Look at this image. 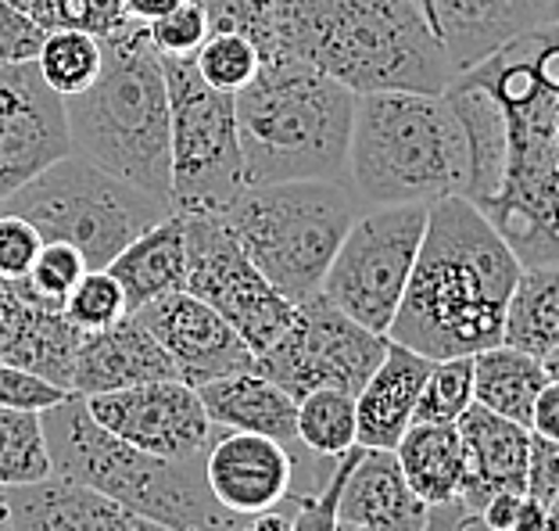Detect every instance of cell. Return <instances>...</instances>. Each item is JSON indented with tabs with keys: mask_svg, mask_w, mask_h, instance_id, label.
Segmentation results:
<instances>
[{
	"mask_svg": "<svg viewBox=\"0 0 559 531\" xmlns=\"http://www.w3.org/2000/svg\"><path fill=\"white\" fill-rule=\"evenodd\" d=\"M348 457H341L330 482L312 492V496H301L295 503V528L290 531H334V514H337V492H341V477H345Z\"/></svg>",
	"mask_w": 559,
	"mask_h": 531,
	"instance_id": "43",
	"label": "cell"
},
{
	"mask_svg": "<svg viewBox=\"0 0 559 531\" xmlns=\"http://www.w3.org/2000/svg\"><path fill=\"white\" fill-rule=\"evenodd\" d=\"M520 266L485 209L463 194L430 201L424 241L388 338L427 359L477 356L502 345Z\"/></svg>",
	"mask_w": 559,
	"mask_h": 531,
	"instance_id": "2",
	"label": "cell"
},
{
	"mask_svg": "<svg viewBox=\"0 0 559 531\" xmlns=\"http://www.w3.org/2000/svg\"><path fill=\"white\" fill-rule=\"evenodd\" d=\"M83 331L25 281L0 276V363L22 366L72 391V363Z\"/></svg>",
	"mask_w": 559,
	"mask_h": 531,
	"instance_id": "18",
	"label": "cell"
},
{
	"mask_svg": "<svg viewBox=\"0 0 559 531\" xmlns=\"http://www.w3.org/2000/svg\"><path fill=\"white\" fill-rule=\"evenodd\" d=\"M50 474L105 492L122 507L151 517L169 531H237V517L215 503L205 482V452L190 460H162L100 427L83 396L40 413Z\"/></svg>",
	"mask_w": 559,
	"mask_h": 531,
	"instance_id": "7",
	"label": "cell"
},
{
	"mask_svg": "<svg viewBox=\"0 0 559 531\" xmlns=\"http://www.w3.org/2000/svg\"><path fill=\"white\" fill-rule=\"evenodd\" d=\"M499 111L502 169L485 205L516 259L559 262V22L460 72Z\"/></svg>",
	"mask_w": 559,
	"mask_h": 531,
	"instance_id": "1",
	"label": "cell"
},
{
	"mask_svg": "<svg viewBox=\"0 0 559 531\" xmlns=\"http://www.w3.org/2000/svg\"><path fill=\"white\" fill-rule=\"evenodd\" d=\"M183 0H126V11H130V19L136 22H155L162 15H169L173 8H180Z\"/></svg>",
	"mask_w": 559,
	"mask_h": 531,
	"instance_id": "48",
	"label": "cell"
},
{
	"mask_svg": "<svg viewBox=\"0 0 559 531\" xmlns=\"http://www.w3.org/2000/svg\"><path fill=\"white\" fill-rule=\"evenodd\" d=\"M66 155H72L66 105L36 61L0 66V201Z\"/></svg>",
	"mask_w": 559,
	"mask_h": 531,
	"instance_id": "16",
	"label": "cell"
},
{
	"mask_svg": "<svg viewBox=\"0 0 559 531\" xmlns=\"http://www.w3.org/2000/svg\"><path fill=\"white\" fill-rule=\"evenodd\" d=\"M455 531H491L485 521H480V514H474V510H466L463 517H460V528Z\"/></svg>",
	"mask_w": 559,
	"mask_h": 531,
	"instance_id": "51",
	"label": "cell"
},
{
	"mask_svg": "<svg viewBox=\"0 0 559 531\" xmlns=\"http://www.w3.org/2000/svg\"><path fill=\"white\" fill-rule=\"evenodd\" d=\"M61 309H66L72 327L91 334V331H105V327L119 323L122 316H130V302H126L122 284L108 270H86L83 281L69 291Z\"/></svg>",
	"mask_w": 559,
	"mask_h": 531,
	"instance_id": "35",
	"label": "cell"
},
{
	"mask_svg": "<svg viewBox=\"0 0 559 531\" xmlns=\"http://www.w3.org/2000/svg\"><path fill=\"white\" fill-rule=\"evenodd\" d=\"M8 507L15 531H169L105 492L58 474L8 488Z\"/></svg>",
	"mask_w": 559,
	"mask_h": 531,
	"instance_id": "19",
	"label": "cell"
},
{
	"mask_svg": "<svg viewBox=\"0 0 559 531\" xmlns=\"http://www.w3.org/2000/svg\"><path fill=\"white\" fill-rule=\"evenodd\" d=\"M355 101L359 94L298 58H262L255 80L234 94L248 184L345 176Z\"/></svg>",
	"mask_w": 559,
	"mask_h": 531,
	"instance_id": "6",
	"label": "cell"
},
{
	"mask_svg": "<svg viewBox=\"0 0 559 531\" xmlns=\"http://www.w3.org/2000/svg\"><path fill=\"white\" fill-rule=\"evenodd\" d=\"M460 435L466 449V482L460 503L466 510L477 514L499 492H527L531 427L506 421L474 402L460 416Z\"/></svg>",
	"mask_w": 559,
	"mask_h": 531,
	"instance_id": "23",
	"label": "cell"
},
{
	"mask_svg": "<svg viewBox=\"0 0 559 531\" xmlns=\"http://www.w3.org/2000/svg\"><path fill=\"white\" fill-rule=\"evenodd\" d=\"M108 273L116 276L130 302V312L155 302L169 291L187 287V234L183 216L169 212L162 223L130 241L116 259L108 262Z\"/></svg>",
	"mask_w": 559,
	"mask_h": 531,
	"instance_id": "26",
	"label": "cell"
},
{
	"mask_svg": "<svg viewBox=\"0 0 559 531\" xmlns=\"http://www.w3.org/2000/svg\"><path fill=\"white\" fill-rule=\"evenodd\" d=\"M399 457L405 482L427 507L455 503L466 482V449L460 424H427L413 421L391 449Z\"/></svg>",
	"mask_w": 559,
	"mask_h": 531,
	"instance_id": "27",
	"label": "cell"
},
{
	"mask_svg": "<svg viewBox=\"0 0 559 531\" xmlns=\"http://www.w3.org/2000/svg\"><path fill=\"white\" fill-rule=\"evenodd\" d=\"M345 180L362 205H409L469 191V141L449 94H359Z\"/></svg>",
	"mask_w": 559,
	"mask_h": 531,
	"instance_id": "5",
	"label": "cell"
},
{
	"mask_svg": "<svg viewBox=\"0 0 559 531\" xmlns=\"http://www.w3.org/2000/svg\"><path fill=\"white\" fill-rule=\"evenodd\" d=\"M0 531H15V528H11V507H8V488H0Z\"/></svg>",
	"mask_w": 559,
	"mask_h": 531,
	"instance_id": "52",
	"label": "cell"
},
{
	"mask_svg": "<svg viewBox=\"0 0 559 531\" xmlns=\"http://www.w3.org/2000/svg\"><path fill=\"white\" fill-rule=\"evenodd\" d=\"M198 396L215 427L270 435L280 446L295 452V457H316L298 438V399L287 396L270 377H262L255 366L240 374L215 377V381L198 388Z\"/></svg>",
	"mask_w": 559,
	"mask_h": 531,
	"instance_id": "25",
	"label": "cell"
},
{
	"mask_svg": "<svg viewBox=\"0 0 559 531\" xmlns=\"http://www.w3.org/2000/svg\"><path fill=\"white\" fill-rule=\"evenodd\" d=\"M44 36L47 30H40L22 8H15L11 0H0V66L36 61Z\"/></svg>",
	"mask_w": 559,
	"mask_h": 531,
	"instance_id": "42",
	"label": "cell"
},
{
	"mask_svg": "<svg viewBox=\"0 0 559 531\" xmlns=\"http://www.w3.org/2000/svg\"><path fill=\"white\" fill-rule=\"evenodd\" d=\"M86 410L111 435L162 460L201 457L215 435L198 388H190L180 377L91 396Z\"/></svg>",
	"mask_w": 559,
	"mask_h": 531,
	"instance_id": "15",
	"label": "cell"
},
{
	"mask_svg": "<svg viewBox=\"0 0 559 531\" xmlns=\"http://www.w3.org/2000/svg\"><path fill=\"white\" fill-rule=\"evenodd\" d=\"M427 356L388 338V352L380 366L355 391V441L362 449H395L405 427L416 421L419 388L430 370Z\"/></svg>",
	"mask_w": 559,
	"mask_h": 531,
	"instance_id": "24",
	"label": "cell"
},
{
	"mask_svg": "<svg viewBox=\"0 0 559 531\" xmlns=\"http://www.w3.org/2000/svg\"><path fill=\"white\" fill-rule=\"evenodd\" d=\"M187 234V287L190 295L223 316L245 345L265 352L295 320V302L265 281V273L248 259L237 234L215 212H180Z\"/></svg>",
	"mask_w": 559,
	"mask_h": 531,
	"instance_id": "12",
	"label": "cell"
},
{
	"mask_svg": "<svg viewBox=\"0 0 559 531\" xmlns=\"http://www.w3.org/2000/svg\"><path fill=\"white\" fill-rule=\"evenodd\" d=\"M295 503L298 499H290V503H284V507H276V510L248 517V521L240 524L237 531H290V528H295Z\"/></svg>",
	"mask_w": 559,
	"mask_h": 531,
	"instance_id": "47",
	"label": "cell"
},
{
	"mask_svg": "<svg viewBox=\"0 0 559 531\" xmlns=\"http://www.w3.org/2000/svg\"><path fill=\"white\" fill-rule=\"evenodd\" d=\"M11 4H15V8H22V11H25V15H29V8L36 4V0H11Z\"/></svg>",
	"mask_w": 559,
	"mask_h": 531,
	"instance_id": "56",
	"label": "cell"
},
{
	"mask_svg": "<svg viewBox=\"0 0 559 531\" xmlns=\"http://www.w3.org/2000/svg\"><path fill=\"white\" fill-rule=\"evenodd\" d=\"M362 209L345 176L280 180L248 184L226 205L223 220L265 281L301 306L320 295L330 262Z\"/></svg>",
	"mask_w": 559,
	"mask_h": 531,
	"instance_id": "8",
	"label": "cell"
},
{
	"mask_svg": "<svg viewBox=\"0 0 559 531\" xmlns=\"http://www.w3.org/2000/svg\"><path fill=\"white\" fill-rule=\"evenodd\" d=\"M531 435L559 441V377H549V385L542 388V396L535 399V410H531Z\"/></svg>",
	"mask_w": 559,
	"mask_h": 531,
	"instance_id": "45",
	"label": "cell"
},
{
	"mask_svg": "<svg viewBox=\"0 0 559 531\" xmlns=\"http://www.w3.org/2000/svg\"><path fill=\"white\" fill-rule=\"evenodd\" d=\"M337 460L295 457L270 435L215 427L205 449V482L215 503L237 517H255L320 492Z\"/></svg>",
	"mask_w": 559,
	"mask_h": 531,
	"instance_id": "14",
	"label": "cell"
},
{
	"mask_svg": "<svg viewBox=\"0 0 559 531\" xmlns=\"http://www.w3.org/2000/svg\"><path fill=\"white\" fill-rule=\"evenodd\" d=\"M169 83V201L173 212H215L248 187L234 94L209 86L194 58H162Z\"/></svg>",
	"mask_w": 559,
	"mask_h": 531,
	"instance_id": "10",
	"label": "cell"
},
{
	"mask_svg": "<svg viewBox=\"0 0 559 531\" xmlns=\"http://www.w3.org/2000/svg\"><path fill=\"white\" fill-rule=\"evenodd\" d=\"M513 531H545V507L538 499H531L527 492H524V503H520Z\"/></svg>",
	"mask_w": 559,
	"mask_h": 531,
	"instance_id": "50",
	"label": "cell"
},
{
	"mask_svg": "<svg viewBox=\"0 0 559 531\" xmlns=\"http://www.w3.org/2000/svg\"><path fill=\"white\" fill-rule=\"evenodd\" d=\"M298 438L323 460H341L355 441V396L345 388H316L298 399Z\"/></svg>",
	"mask_w": 559,
	"mask_h": 531,
	"instance_id": "30",
	"label": "cell"
},
{
	"mask_svg": "<svg viewBox=\"0 0 559 531\" xmlns=\"http://www.w3.org/2000/svg\"><path fill=\"white\" fill-rule=\"evenodd\" d=\"M545 531H559V499L545 507Z\"/></svg>",
	"mask_w": 559,
	"mask_h": 531,
	"instance_id": "53",
	"label": "cell"
},
{
	"mask_svg": "<svg viewBox=\"0 0 559 531\" xmlns=\"http://www.w3.org/2000/svg\"><path fill=\"white\" fill-rule=\"evenodd\" d=\"M466 514V507L460 499L455 503H444V507H430V517H427V528L424 531H455L460 528V517Z\"/></svg>",
	"mask_w": 559,
	"mask_h": 531,
	"instance_id": "49",
	"label": "cell"
},
{
	"mask_svg": "<svg viewBox=\"0 0 559 531\" xmlns=\"http://www.w3.org/2000/svg\"><path fill=\"white\" fill-rule=\"evenodd\" d=\"M427 209L424 201L366 205L330 262L320 295L355 323L388 334L424 241Z\"/></svg>",
	"mask_w": 559,
	"mask_h": 531,
	"instance_id": "11",
	"label": "cell"
},
{
	"mask_svg": "<svg viewBox=\"0 0 559 531\" xmlns=\"http://www.w3.org/2000/svg\"><path fill=\"white\" fill-rule=\"evenodd\" d=\"M545 370H549V377H559V341H556V349L545 356Z\"/></svg>",
	"mask_w": 559,
	"mask_h": 531,
	"instance_id": "54",
	"label": "cell"
},
{
	"mask_svg": "<svg viewBox=\"0 0 559 531\" xmlns=\"http://www.w3.org/2000/svg\"><path fill=\"white\" fill-rule=\"evenodd\" d=\"M506 345L545 363L559 341V262L520 266L510 309H506Z\"/></svg>",
	"mask_w": 559,
	"mask_h": 531,
	"instance_id": "29",
	"label": "cell"
},
{
	"mask_svg": "<svg viewBox=\"0 0 559 531\" xmlns=\"http://www.w3.org/2000/svg\"><path fill=\"white\" fill-rule=\"evenodd\" d=\"M209 33H212V25L198 0H183L169 15L147 22V36H151V44L158 47L162 58H194Z\"/></svg>",
	"mask_w": 559,
	"mask_h": 531,
	"instance_id": "38",
	"label": "cell"
},
{
	"mask_svg": "<svg viewBox=\"0 0 559 531\" xmlns=\"http://www.w3.org/2000/svg\"><path fill=\"white\" fill-rule=\"evenodd\" d=\"M169 377H180L169 352L158 345L155 334L133 312L105 327V331L83 334L72 363V391L83 399L147 381H169Z\"/></svg>",
	"mask_w": 559,
	"mask_h": 531,
	"instance_id": "20",
	"label": "cell"
},
{
	"mask_svg": "<svg viewBox=\"0 0 559 531\" xmlns=\"http://www.w3.org/2000/svg\"><path fill=\"white\" fill-rule=\"evenodd\" d=\"M549 22H559V0H552V4H549Z\"/></svg>",
	"mask_w": 559,
	"mask_h": 531,
	"instance_id": "57",
	"label": "cell"
},
{
	"mask_svg": "<svg viewBox=\"0 0 559 531\" xmlns=\"http://www.w3.org/2000/svg\"><path fill=\"white\" fill-rule=\"evenodd\" d=\"M334 531H373V528H366V524H355V521H341V517L334 514Z\"/></svg>",
	"mask_w": 559,
	"mask_h": 531,
	"instance_id": "55",
	"label": "cell"
},
{
	"mask_svg": "<svg viewBox=\"0 0 559 531\" xmlns=\"http://www.w3.org/2000/svg\"><path fill=\"white\" fill-rule=\"evenodd\" d=\"M527 496L549 507L559 499V441L531 435V463H527Z\"/></svg>",
	"mask_w": 559,
	"mask_h": 531,
	"instance_id": "44",
	"label": "cell"
},
{
	"mask_svg": "<svg viewBox=\"0 0 559 531\" xmlns=\"http://www.w3.org/2000/svg\"><path fill=\"white\" fill-rule=\"evenodd\" d=\"M388 352V334L355 323L323 295L301 302L295 320L265 352L255 356V370L270 377L287 396H309L316 388L359 391Z\"/></svg>",
	"mask_w": 559,
	"mask_h": 531,
	"instance_id": "13",
	"label": "cell"
},
{
	"mask_svg": "<svg viewBox=\"0 0 559 531\" xmlns=\"http://www.w3.org/2000/svg\"><path fill=\"white\" fill-rule=\"evenodd\" d=\"M205 8L212 30L245 33L265 55L273 36V0H198Z\"/></svg>",
	"mask_w": 559,
	"mask_h": 531,
	"instance_id": "39",
	"label": "cell"
},
{
	"mask_svg": "<svg viewBox=\"0 0 559 531\" xmlns=\"http://www.w3.org/2000/svg\"><path fill=\"white\" fill-rule=\"evenodd\" d=\"M545 385H549L545 363L506 345V341L474 356V402L506 416V421L527 427L535 399L542 396Z\"/></svg>",
	"mask_w": 559,
	"mask_h": 531,
	"instance_id": "28",
	"label": "cell"
},
{
	"mask_svg": "<svg viewBox=\"0 0 559 531\" xmlns=\"http://www.w3.org/2000/svg\"><path fill=\"white\" fill-rule=\"evenodd\" d=\"M40 248H44V237L36 234V226L29 220L0 209V276L22 281V276L29 273L33 259L40 256Z\"/></svg>",
	"mask_w": 559,
	"mask_h": 531,
	"instance_id": "41",
	"label": "cell"
},
{
	"mask_svg": "<svg viewBox=\"0 0 559 531\" xmlns=\"http://www.w3.org/2000/svg\"><path fill=\"white\" fill-rule=\"evenodd\" d=\"M29 220L44 241L72 245L86 270H108L119 251L173 212L169 201L140 191L83 155H66L0 201Z\"/></svg>",
	"mask_w": 559,
	"mask_h": 531,
	"instance_id": "9",
	"label": "cell"
},
{
	"mask_svg": "<svg viewBox=\"0 0 559 531\" xmlns=\"http://www.w3.org/2000/svg\"><path fill=\"white\" fill-rule=\"evenodd\" d=\"M29 19L40 30H83L105 40L130 22L126 0H36Z\"/></svg>",
	"mask_w": 559,
	"mask_h": 531,
	"instance_id": "36",
	"label": "cell"
},
{
	"mask_svg": "<svg viewBox=\"0 0 559 531\" xmlns=\"http://www.w3.org/2000/svg\"><path fill=\"white\" fill-rule=\"evenodd\" d=\"M194 69L209 86L223 94H237L255 80V72L262 69V50L259 44L245 33L234 30H212L205 36V44L198 47Z\"/></svg>",
	"mask_w": 559,
	"mask_h": 531,
	"instance_id": "33",
	"label": "cell"
},
{
	"mask_svg": "<svg viewBox=\"0 0 559 531\" xmlns=\"http://www.w3.org/2000/svg\"><path fill=\"white\" fill-rule=\"evenodd\" d=\"M69 396H75V391L50 385L47 377L22 370V366L0 363V406L44 413V410H50V406H58V402H66Z\"/></svg>",
	"mask_w": 559,
	"mask_h": 531,
	"instance_id": "40",
	"label": "cell"
},
{
	"mask_svg": "<svg viewBox=\"0 0 559 531\" xmlns=\"http://www.w3.org/2000/svg\"><path fill=\"white\" fill-rule=\"evenodd\" d=\"M520 503H524V492H499V496H491L477 514L491 531H513Z\"/></svg>",
	"mask_w": 559,
	"mask_h": 531,
	"instance_id": "46",
	"label": "cell"
},
{
	"mask_svg": "<svg viewBox=\"0 0 559 531\" xmlns=\"http://www.w3.org/2000/svg\"><path fill=\"white\" fill-rule=\"evenodd\" d=\"M298 58L352 94H441L452 61L419 0H273L262 58Z\"/></svg>",
	"mask_w": 559,
	"mask_h": 531,
	"instance_id": "3",
	"label": "cell"
},
{
	"mask_svg": "<svg viewBox=\"0 0 559 531\" xmlns=\"http://www.w3.org/2000/svg\"><path fill=\"white\" fill-rule=\"evenodd\" d=\"M50 477L44 421L36 410L0 406V488H19Z\"/></svg>",
	"mask_w": 559,
	"mask_h": 531,
	"instance_id": "32",
	"label": "cell"
},
{
	"mask_svg": "<svg viewBox=\"0 0 559 531\" xmlns=\"http://www.w3.org/2000/svg\"><path fill=\"white\" fill-rule=\"evenodd\" d=\"M474 406V356L435 359L427 381L419 388L416 421L427 424H460V416Z\"/></svg>",
	"mask_w": 559,
	"mask_h": 531,
	"instance_id": "34",
	"label": "cell"
},
{
	"mask_svg": "<svg viewBox=\"0 0 559 531\" xmlns=\"http://www.w3.org/2000/svg\"><path fill=\"white\" fill-rule=\"evenodd\" d=\"M452 69L463 72L491 50L549 22L552 0H419Z\"/></svg>",
	"mask_w": 559,
	"mask_h": 531,
	"instance_id": "21",
	"label": "cell"
},
{
	"mask_svg": "<svg viewBox=\"0 0 559 531\" xmlns=\"http://www.w3.org/2000/svg\"><path fill=\"white\" fill-rule=\"evenodd\" d=\"M100 61H105V47L97 36L83 30H47L40 55H36V69L58 97H72L97 80Z\"/></svg>",
	"mask_w": 559,
	"mask_h": 531,
	"instance_id": "31",
	"label": "cell"
},
{
	"mask_svg": "<svg viewBox=\"0 0 559 531\" xmlns=\"http://www.w3.org/2000/svg\"><path fill=\"white\" fill-rule=\"evenodd\" d=\"M105 61L83 94L61 97L72 151L169 201V83L147 25L130 19L100 40ZM173 205V201H169Z\"/></svg>",
	"mask_w": 559,
	"mask_h": 531,
	"instance_id": "4",
	"label": "cell"
},
{
	"mask_svg": "<svg viewBox=\"0 0 559 531\" xmlns=\"http://www.w3.org/2000/svg\"><path fill=\"white\" fill-rule=\"evenodd\" d=\"M83 273H86V262L72 245L44 241L40 256L33 259L29 273H25L22 281L29 284L40 298L55 302V306H66L69 291L83 281Z\"/></svg>",
	"mask_w": 559,
	"mask_h": 531,
	"instance_id": "37",
	"label": "cell"
},
{
	"mask_svg": "<svg viewBox=\"0 0 559 531\" xmlns=\"http://www.w3.org/2000/svg\"><path fill=\"white\" fill-rule=\"evenodd\" d=\"M337 517L373 531H424L430 507L405 482L395 452L355 446L341 477Z\"/></svg>",
	"mask_w": 559,
	"mask_h": 531,
	"instance_id": "22",
	"label": "cell"
},
{
	"mask_svg": "<svg viewBox=\"0 0 559 531\" xmlns=\"http://www.w3.org/2000/svg\"><path fill=\"white\" fill-rule=\"evenodd\" d=\"M133 316L169 352L180 381L190 388L255 366V352L245 345V338L209 302H201L190 291H169V295L140 306Z\"/></svg>",
	"mask_w": 559,
	"mask_h": 531,
	"instance_id": "17",
	"label": "cell"
}]
</instances>
